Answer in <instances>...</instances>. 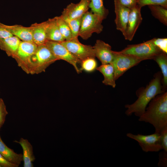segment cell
Segmentation results:
<instances>
[{
  "mask_svg": "<svg viewBox=\"0 0 167 167\" xmlns=\"http://www.w3.org/2000/svg\"><path fill=\"white\" fill-rule=\"evenodd\" d=\"M139 121L148 123L154 127L155 132L160 133L167 126V92L157 95L148 104Z\"/></svg>",
  "mask_w": 167,
  "mask_h": 167,
  "instance_id": "obj_1",
  "label": "cell"
},
{
  "mask_svg": "<svg viewBox=\"0 0 167 167\" xmlns=\"http://www.w3.org/2000/svg\"><path fill=\"white\" fill-rule=\"evenodd\" d=\"M161 73L157 72L145 88L137 92L138 99L134 103L125 105L127 109L125 114L127 116L134 114L136 116L140 117L144 112L151 101L157 95L165 92L163 90Z\"/></svg>",
  "mask_w": 167,
  "mask_h": 167,
  "instance_id": "obj_2",
  "label": "cell"
},
{
  "mask_svg": "<svg viewBox=\"0 0 167 167\" xmlns=\"http://www.w3.org/2000/svg\"><path fill=\"white\" fill-rule=\"evenodd\" d=\"M58 60L45 44L38 45L30 60L29 74H38L44 72Z\"/></svg>",
  "mask_w": 167,
  "mask_h": 167,
  "instance_id": "obj_3",
  "label": "cell"
},
{
  "mask_svg": "<svg viewBox=\"0 0 167 167\" xmlns=\"http://www.w3.org/2000/svg\"><path fill=\"white\" fill-rule=\"evenodd\" d=\"M154 38L138 44L128 45L120 53L129 54L142 59L144 60L152 59L155 55L163 51L154 44Z\"/></svg>",
  "mask_w": 167,
  "mask_h": 167,
  "instance_id": "obj_4",
  "label": "cell"
},
{
  "mask_svg": "<svg viewBox=\"0 0 167 167\" xmlns=\"http://www.w3.org/2000/svg\"><path fill=\"white\" fill-rule=\"evenodd\" d=\"M102 21L98 15L88 11L82 16L79 36L86 40L94 33H101L103 28Z\"/></svg>",
  "mask_w": 167,
  "mask_h": 167,
  "instance_id": "obj_5",
  "label": "cell"
},
{
  "mask_svg": "<svg viewBox=\"0 0 167 167\" xmlns=\"http://www.w3.org/2000/svg\"><path fill=\"white\" fill-rule=\"evenodd\" d=\"M113 58L111 64L114 69L115 78L117 80L131 68L144 60L133 56L113 51Z\"/></svg>",
  "mask_w": 167,
  "mask_h": 167,
  "instance_id": "obj_6",
  "label": "cell"
},
{
  "mask_svg": "<svg viewBox=\"0 0 167 167\" xmlns=\"http://www.w3.org/2000/svg\"><path fill=\"white\" fill-rule=\"evenodd\" d=\"M37 47V45L33 42L21 41L16 54L13 57L19 66L27 74H29L30 60Z\"/></svg>",
  "mask_w": 167,
  "mask_h": 167,
  "instance_id": "obj_7",
  "label": "cell"
},
{
  "mask_svg": "<svg viewBox=\"0 0 167 167\" xmlns=\"http://www.w3.org/2000/svg\"><path fill=\"white\" fill-rule=\"evenodd\" d=\"M126 135L128 137L137 141L142 150L146 152H158L162 150L159 133L155 132L149 135H143L129 133Z\"/></svg>",
  "mask_w": 167,
  "mask_h": 167,
  "instance_id": "obj_8",
  "label": "cell"
},
{
  "mask_svg": "<svg viewBox=\"0 0 167 167\" xmlns=\"http://www.w3.org/2000/svg\"><path fill=\"white\" fill-rule=\"evenodd\" d=\"M45 44L58 60H63L71 65L77 73L81 72L77 65L81 61L74 56L60 42L47 41Z\"/></svg>",
  "mask_w": 167,
  "mask_h": 167,
  "instance_id": "obj_9",
  "label": "cell"
},
{
  "mask_svg": "<svg viewBox=\"0 0 167 167\" xmlns=\"http://www.w3.org/2000/svg\"><path fill=\"white\" fill-rule=\"evenodd\" d=\"M60 43L81 61L88 58H95L93 46L82 44L78 39L72 38Z\"/></svg>",
  "mask_w": 167,
  "mask_h": 167,
  "instance_id": "obj_10",
  "label": "cell"
},
{
  "mask_svg": "<svg viewBox=\"0 0 167 167\" xmlns=\"http://www.w3.org/2000/svg\"><path fill=\"white\" fill-rule=\"evenodd\" d=\"M90 0H80L77 3H71L64 8L60 15L63 19H72L80 17L88 11Z\"/></svg>",
  "mask_w": 167,
  "mask_h": 167,
  "instance_id": "obj_11",
  "label": "cell"
},
{
  "mask_svg": "<svg viewBox=\"0 0 167 167\" xmlns=\"http://www.w3.org/2000/svg\"><path fill=\"white\" fill-rule=\"evenodd\" d=\"M115 18L114 22L117 30L120 31L126 39L127 25L130 9L124 6L114 0Z\"/></svg>",
  "mask_w": 167,
  "mask_h": 167,
  "instance_id": "obj_12",
  "label": "cell"
},
{
  "mask_svg": "<svg viewBox=\"0 0 167 167\" xmlns=\"http://www.w3.org/2000/svg\"><path fill=\"white\" fill-rule=\"evenodd\" d=\"M141 8L137 5L130 10L127 25L126 40L130 41L132 40L142 22V18L141 12Z\"/></svg>",
  "mask_w": 167,
  "mask_h": 167,
  "instance_id": "obj_13",
  "label": "cell"
},
{
  "mask_svg": "<svg viewBox=\"0 0 167 167\" xmlns=\"http://www.w3.org/2000/svg\"><path fill=\"white\" fill-rule=\"evenodd\" d=\"M95 57L101 62V64L111 63L113 58L111 46L103 41L97 40L93 46Z\"/></svg>",
  "mask_w": 167,
  "mask_h": 167,
  "instance_id": "obj_14",
  "label": "cell"
},
{
  "mask_svg": "<svg viewBox=\"0 0 167 167\" xmlns=\"http://www.w3.org/2000/svg\"><path fill=\"white\" fill-rule=\"evenodd\" d=\"M2 24L13 36H16L21 41L33 42L30 26L26 27L18 24L9 25Z\"/></svg>",
  "mask_w": 167,
  "mask_h": 167,
  "instance_id": "obj_15",
  "label": "cell"
},
{
  "mask_svg": "<svg viewBox=\"0 0 167 167\" xmlns=\"http://www.w3.org/2000/svg\"><path fill=\"white\" fill-rule=\"evenodd\" d=\"M46 21L36 23L30 26L33 42L37 46L45 44L47 41L46 36Z\"/></svg>",
  "mask_w": 167,
  "mask_h": 167,
  "instance_id": "obj_16",
  "label": "cell"
},
{
  "mask_svg": "<svg viewBox=\"0 0 167 167\" xmlns=\"http://www.w3.org/2000/svg\"><path fill=\"white\" fill-rule=\"evenodd\" d=\"M19 143L23 150V159L24 167H33V162L36 158L34 154L32 146L26 139L21 138L19 141H14Z\"/></svg>",
  "mask_w": 167,
  "mask_h": 167,
  "instance_id": "obj_17",
  "label": "cell"
},
{
  "mask_svg": "<svg viewBox=\"0 0 167 167\" xmlns=\"http://www.w3.org/2000/svg\"><path fill=\"white\" fill-rule=\"evenodd\" d=\"M21 41L12 36L0 39V49L5 51L8 56L13 58L16 54Z\"/></svg>",
  "mask_w": 167,
  "mask_h": 167,
  "instance_id": "obj_18",
  "label": "cell"
},
{
  "mask_svg": "<svg viewBox=\"0 0 167 167\" xmlns=\"http://www.w3.org/2000/svg\"><path fill=\"white\" fill-rule=\"evenodd\" d=\"M47 41L62 42L65 40L60 33L55 17L46 21Z\"/></svg>",
  "mask_w": 167,
  "mask_h": 167,
  "instance_id": "obj_19",
  "label": "cell"
},
{
  "mask_svg": "<svg viewBox=\"0 0 167 167\" xmlns=\"http://www.w3.org/2000/svg\"><path fill=\"white\" fill-rule=\"evenodd\" d=\"M0 153L9 161L19 166L23 161L22 154L17 153L8 147L2 140L0 135Z\"/></svg>",
  "mask_w": 167,
  "mask_h": 167,
  "instance_id": "obj_20",
  "label": "cell"
},
{
  "mask_svg": "<svg viewBox=\"0 0 167 167\" xmlns=\"http://www.w3.org/2000/svg\"><path fill=\"white\" fill-rule=\"evenodd\" d=\"M96 70L101 73L104 76L102 83L106 85H109L115 88L116 86L114 70L113 66L110 63L101 64L97 67Z\"/></svg>",
  "mask_w": 167,
  "mask_h": 167,
  "instance_id": "obj_21",
  "label": "cell"
},
{
  "mask_svg": "<svg viewBox=\"0 0 167 167\" xmlns=\"http://www.w3.org/2000/svg\"><path fill=\"white\" fill-rule=\"evenodd\" d=\"M152 59L157 62L161 69L163 76L162 80L163 90L164 92H165L167 87V54L162 52L154 56Z\"/></svg>",
  "mask_w": 167,
  "mask_h": 167,
  "instance_id": "obj_22",
  "label": "cell"
},
{
  "mask_svg": "<svg viewBox=\"0 0 167 167\" xmlns=\"http://www.w3.org/2000/svg\"><path fill=\"white\" fill-rule=\"evenodd\" d=\"M89 7L91 12L98 15L103 20L109 14V10L104 6L103 0H90Z\"/></svg>",
  "mask_w": 167,
  "mask_h": 167,
  "instance_id": "obj_23",
  "label": "cell"
},
{
  "mask_svg": "<svg viewBox=\"0 0 167 167\" xmlns=\"http://www.w3.org/2000/svg\"><path fill=\"white\" fill-rule=\"evenodd\" d=\"M152 15L165 25L167 26V9L159 5H149Z\"/></svg>",
  "mask_w": 167,
  "mask_h": 167,
  "instance_id": "obj_24",
  "label": "cell"
},
{
  "mask_svg": "<svg viewBox=\"0 0 167 167\" xmlns=\"http://www.w3.org/2000/svg\"><path fill=\"white\" fill-rule=\"evenodd\" d=\"M61 34L66 41L72 39V34L66 22L61 16L55 17Z\"/></svg>",
  "mask_w": 167,
  "mask_h": 167,
  "instance_id": "obj_25",
  "label": "cell"
},
{
  "mask_svg": "<svg viewBox=\"0 0 167 167\" xmlns=\"http://www.w3.org/2000/svg\"><path fill=\"white\" fill-rule=\"evenodd\" d=\"M81 18L82 17L72 19H64L70 28L72 38L78 39Z\"/></svg>",
  "mask_w": 167,
  "mask_h": 167,
  "instance_id": "obj_26",
  "label": "cell"
},
{
  "mask_svg": "<svg viewBox=\"0 0 167 167\" xmlns=\"http://www.w3.org/2000/svg\"><path fill=\"white\" fill-rule=\"evenodd\" d=\"M95 58H89L81 61V71L84 70L87 72H91L96 69L97 62Z\"/></svg>",
  "mask_w": 167,
  "mask_h": 167,
  "instance_id": "obj_27",
  "label": "cell"
},
{
  "mask_svg": "<svg viewBox=\"0 0 167 167\" xmlns=\"http://www.w3.org/2000/svg\"><path fill=\"white\" fill-rule=\"evenodd\" d=\"M141 8L145 6L159 5L167 9V0H136Z\"/></svg>",
  "mask_w": 167,
  "mask_h": 167,
  "instance_id": "obj_28",
  "label": "cell"
},
{
  "mask_svg": "<svg viewBox=\"0 0 167 167\" xmlns=\"http://www.w3.org/2000/svg\"><path fill=\"white\" fill-rule=\"evenodd\" d=\"M155 45L163 52L167 53V38H154Z\"/></svg>",
  "mask_w": 167,
  "mask_h": 167,
  "instance_id": "obj_29",
  "label": "cell"
},
{
  "mask_svg": "<svg viewBox=\"0 0 167 167\" xmlns=\"http://www.w3.org/2000/svg\"><path fill=\"white\" fill-rule=\"evenodd\" d=\"M8 112L3 100L0 98V129L4 124Z\"/></svg>",
  "mask_w": 167,
  "mask_h": 167,
  "instance_id": "obj_30",
  "label": "cell"
},
{
  "mask_svg": "<svg viewBox=\"0 0 167 167\" xmlns=\"http://www.w3.org/2000/svg\"><path fill=\"white\" fill-rule=\"evenodd\" d=\"M160 134L162 150L167 152V126L163 128Z\"/></svg>",
  "mask_w": 167,
  "mask_h": 167,
  "instance_id": "obj_31",
  "label": "cell"
},
{
  "mask_svg": "<svg viewBox=\"0 0 167 167\" xmlns=\"http://www.w3.org/2000/svg\"><path fill=\"white\" fill-rule=\"evenodd\" d=\"M158 166L159 167H167V152L163 150L159 154Z\"/></svg>",
  "mask_w": 167,
  "mask_h": 167,
  "instance_id": "obj_32",
  "label": "cell"
},
{
  "mask_svg": "<svg viewBox=\"0 0 167 167\" xmlns=\"http://www.w3.org/2000/svg\"><path fill=\"white\" fill-rule=\"evenodd\" d=\"M121 5L131 9L137 5L136 0H115Z\"/></svg>",
  "mask_w": 167,
  "mask_h": 167,
  "instance_id": "obj_33",
  "label": "cell"
},
{
  "mask_svg": "<svg viewBox=\"0 0 167 167\" xmlns=\"http://www.w3.org/2000/svg\"><path fill=\"white\" fill-rule=\"evenodd\" d=\"M0 166L1 167H18L19 166L10 162L0 153Z\"/></svg>",
  "mask_w": 167,
  "mask_h": 167,
  "instance_id": "obj_34",
  "label": "cell"
},
{
  "mask_svg": "<svg viewBox=\"0 0 167 167\" xmlns=\"http://www.w3.org/2000/svg\"><path fill=\"white\" fill-rule=\"evenodd\" d=\"M0 22V39L13 36Z\"/></svg>",
  "mask_w": 167,
  "mask_h": 167,
  "instance_id": "obj_35",
  "label": "cell"
},
{
  "mask_svg": "<svg viewBox=\"0 0 167 167\" xmlns=\"http://www.w3.org/2000/svg\"><path fill=\"white\" fill-rule=\"evenodd\" d=\"M0 167H1L0 166Z\"/></svg>",
  "mask_w": 167,
  "mask_h": 167,
  "instance_id": "obj_36",
  "label": "cell"
}]
</instances>
